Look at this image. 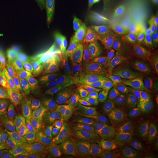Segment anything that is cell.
I'll use <instances>...</instances> for the list:
<instances>
[{"label": "cell", "instance_id": "6da1fadb", "mask_svg": "<svg viewBox=\"0 0 158 158\" xmlns=\"http://www.w3.org/2000/svg\"><path fill=\"white\" fill-rule=\"evenodd\" d=\"M123 106L121 100L114 95L112 86L109 85L95 101L68 113H62V118L73 121L83 128L91 119L103 112Z\"/></svg>", "mask_w": 158, "mask_h": 158}, {"label": "cell", "instance_id": "7a4b0ae2", "mask_svg": "<svg viewBox=\"0 0 158 158\" xmlns=\"http://www.w3.org/2000/svg\"><path fill=\"white\" fill-rule=\"evenodd\" d=\"M119 108L114 109L108 114L95 135L87 143L85 149L107 147L118 143L119 131L122 124Z\"/></svg>", "mask_w": 158, "mask_h": 158}, {"label": "cell", "instance_id": "3957f363", "mask_svg": "<svg viewBox=\"0 0 158 158\" xmlns=\"http://www.w3.org/2000/svg\"><path fill=\"white\" fill-rule=\"evenodd\" d=\"M94 42L96 50L102 45L107 31L110 17V0H91Z\"/></svg>", "mask_w": 158, "mask_h": 158}, {"label": "cell", "instance_id": "277c9868", "mask_svg": "<svg viewBox=\"0 0 158 158\" xmlns=\"http://www.w3.org/2000/svg\"><path fill=\"white\" fill-rule=\"evenodd\" d=\"M62 127L66 135L65 147L70 152L81 149L87 143L89 136L83 128L73 121L62 119L57 123Z\"/></svg>", "mask_w": 158, "mask_h": 158}, {"label": "cell", "instance_id": "5b68a950", "mask_svg": "<svg viewBox=\"0 0 158 158\" xmlns=\"http://www.w3.org/2000/svg\"><path fill=\"white\" fill-rule=\"evenodd\" d=\"M119 112L130 145L134 149H141L142 144L137 127L135 112L131 107L130 103L123 104L119 109Z\"/></svg>", "mask_w": 158, "mask_h": 158}, {"label": "cell", "instance_id": "8992f818", "mask_svg": "<svg viewBox=\"0 0 158 158\" xmlns=\"http://www.w3.org/2000/svg\"><path fill=\"white\" fill-rule=\"evenodd\" d=\"M158 89V85L147 72L141 77L139 89L134 100L130 103L136 114L140 113L145 102Z\"/></svg>", "mask_w": 158, "mask_h": 158}, {"label": "cell", "instance_id": "52a82bcc", "mask_svg": "<svg viewBox=\"0 0 158 158\" xmlns=\"http://www.w3.org/2000/svg\"><path fill=\"white\" fill-rule=\"evenodd\" d=\"M15 124L23 127L32 144L49 139L46 134L45 125L33 116L21 123H15Z\"/></svg>", "mask_w": 158, "mask_h": 158}, {"label": "cell", "instance_id": "ba28073f", "mask_svg": "<svg viewBox=\"0 0 158 158\" xmlns=\"http://www.w3.org/2000/svg\"><path fill=\"white\" fill-rule=\"evenodd\" d=\"M139 114L144 125L158 127V89L145 102Z\"/></svg>", "mask_w": 158, "mask_h": 158}, {"label": "cell", "instance_id": "9c48e42d", "mask_svg": "<svg viewBox=\"0 0 158 158\" xmlns=\"http://www.w3.org/2000/svg\"><path fill=\"white\" fill-rule=\"evenodd\" d=\"M32 148L38 158H51L58 153H68L63 145L50 139L32 144Z\"/></svg>", "mask_w": 158, "mask_h": 158}, {"label": "cell", "instance_id": "30bf717a", "mask_svg": "<svg viewBox=\"0 0 158 158\" xmlns=\"http://www.w3.org/2000/svg\"><path fill=\"white\" fill-rule=\"evenodd\" d=\"M33 117L45 126L57 123L62 118V113H56L50 107L41 103L33 107Z\"/></svg>", "mask_w": 158, "mask_h": 158}, {"label": "cell", "instance_id": "8fae6325", "mask_svg": "<svg viewBox=\"0 0 158 158\" xmlns=\"http://www.w3.org/2000/svg\"><path fill=\"white\" fill-rule=\"evenodd\" d=\"M124 70L119 66L115 64L111 65L108 70L112 86L118 93L120 99L123 104H124L125 99Z\"/></svg>", "mask_w": 158, "mask_h": 158}, {"label": "cell", "instance_id": "7c38bea8", "mask_svg": "<svg viewBox=\"0 0 158 158\" xmlns=\"http://www.w3.org/2000/svg\"><path fill=\"white\" fill-rule=\"evenodd\" d=\"M123 150V148L119 145L98 147L88 149L77 158H112Z\"/></svg>", "mask_w": 158, "mask_h": 158}, {"label": "cell", "instance_id": "4fadbf2b", "mask_svg": "<svg viewBox=\"0 0 158 158\" xmlns=\"http://www.w3.org/2000/svg\"><path fill=\"white\" fill-rule=\"evenodd\" d=\"M14 113L15 116V123H21L33 116V107L23 97L16 98L13 102Z\"/></svg>", "mask_w": 158, "mask_h": 158}, {"label": "cell", "instance_id": "5bb4252c", "mask_svg": "<svg viewBox=\"0 0 158 158\" xmlns=\"http://www.w3.org/2000/svg\"><path fill=\"white\" fill-rule=\"evenodd\" d=\"M13 132L14 135L12 137L16 144L17 149L19 152L25 156L33 149L32 142L23 127L20 125L15 124Z\"/></svg>", "mask_w": 158, "mask_h": 158}, {"label": "cell", "instance_id": "9a60e30c", "mask_svg": "<svg viewBox=\"0 0 158 158\" xmlns=\"http://www.w3.org/2000/svg\"><path fill=\"white\" fill-rule=\"evenodd\" d=\"M0 128L6 141L11 135L13 125L10 110L6 104L1 102H0Z\"/></svg>", "mask_w": 158, "mask_h": 158}, {"label": "cell", "instance_id": "2e32d148", "mask_svg": "<svg viewBox=\"0 0 158 158\" xmlns=\"http://www.w3.org/2000/svg\"><path fill=\"white\" fill-rule=\"evenodd\" d=\"M144 140L148 152H156L158 149V127L145 125Z\"/></svg>", "mask_w": 158, "mask_h": 158}, {"label": "cell", "instance_id": "e0dca14e", "mask_svg": "<svg viewBox=\"0 0 158 158\" xmlns=\"http://www.w3.org/2000/svg\"><path fill=\"white\" fill-rule=\"evenodd\" d=\"M46 132L52 141L65 146L66 135L62 127L58 123H53L45 126Z\"/></svg>", "mask_w": 158, "mask_h": 158}, {"label": "cell", "instance_id": "ac0fdd59", "mask_svg": "<svg viewBox=\"0 0 158 158\" xmlns=\"http://www.w3.org/2000/svg\"><path fill=\"white\" fill-rule=\"evenodd\" d=\"M112 158H157L155 153L145 152L141 149L123 150Z\"/></svg>", "mask_w": 158, "mask_h": 158}, {"label": "cell", "instance_id": "d6986e66", "mask_svg": "<svg viewBox=\"0 0 158 158\" xmlns=\"http://www.w3.org/2000/svg\"><path fill=\"white\" fill-rule=\"evenodd\" d=\"M147 57L149 62H153L158 58V38L149 32L147 36Z\"/></svg>", "mask_w": 158, "mask_h": 158}, {"label": "cell", "instance_id": "ffe728a7", "mask_svg": "<svg viewBox=\"0 0 158 158\" xmlns=\"http://www.w3.org/2000/svg\"><path fill=\"white\" fill-rule=\"evenodd\" d=\"M125 79V99L124 104H129L132 101L133 95L134 93V81L131 74L124 70Z\"/></svg>", "mask_w": 158, "mask_h": 158}, {"label": "cell", "instance_id": "44dd1931", "mask_svg": "<svg viewBox=\"0 0 158 158\" xmlns=\"http://www.w3.org/2000/svg\"><path fill=\"white\" fill-rule=\"evenodd\" d=\"M72 1L83 18L90 16L91 8L90 0H72Z\"/></svg>", "mask_w": 158, "mask_h": 158}, {"label": "cell", "instance_id": "7402d4cb", "mask_svg": "<svg viewBox=\"0 0 158 158\" xmlns=\"http://www.w3.org/2000/svg\"><path fill=\"white\" fill-rule=\"evenodd\" d=\"M22 97L32 107L42 103L41 96H40L38 93L36 91H27L23 94Z\"/></svg>", "mask_w": 158, "mask_h": 158}, {"label": "cell", "instance_id": "603a6c76", "mask_svg": "<svg viewBox=\"0 0 158 158\" xmlns=\"http://www.w3.org/2000/svg\"><path fill=\"white\" fill-rule=\"evenodd\" d=\"M6 142L10 149L11 152L12 158H26L25 156L19 152L17 149L16 144L11 135L9 136V137L6 140Z\"/></svg>", "mask_w": 158, "mask_h": 158}, {"label": "cell", "instance_id": "cb8c5ba5", "mask_svg": "<svg viewBox=\"0 0 158 158\" xmlns=\"http://www.w3.org/2000/svg\"><path fill=\"white\" fill-rule=\"evenodd\" d=\"M147 73L150 77L156 82L158 86V58L151 63Z\"/></svg>", "mask_w": 158, "mask_h": 158}, {"label": "cell", "instance_id": "d4e9b609", "mask_svg": "<svg viewBox=\"0 0 158 158\" xmlns=\"http://www.w3.org/2000/svg\"><path fill=\"white\" fill-rule=\"evenodd\" d=\"M0 158H12L6 141L5 142L0 141Z\"/></svg>", "mask_w": 158, "mask_h": 158}, {"label": "cell", "instance_id": "484cf974", "mask_svg": "<svg viewBox=\"0 0 158 158\" xmlns=\"http://www.w3.org/2000/svg\"><path fill=\"white\" fill-rule=\"evenodd\" d=\"M25 158H38V156H36V153H35L33 149L30 151L26 155H25Z\"/></svg>", "mask_w": 158, "mask_h": 158}, {"label": "cell", "instance_id": "4316f807", "mask_svg": "<svg viewBox=\"0 0 158 158\" xmlns=\"http://www.w3.org/2000/svg\"><path fill=\"white\" fill-rule=\"evenodd\" d=\"M51 158H72L66 155V153H58L53 155Z\"/></svg>", "mask_w": 158, "mask_h": 158}, {"label": "cell", "instance_id": "83f0119b", "mask_svg": "<svg viewBox=\"0 0 158 158\" xmlns=\"http://www.w3.org/2000/svg\"><path fill=\"white\" fill-rule=\"evenodd\" d=\"M0 141L2 142L6 141V140H5V139H4V136H3V135H2V131H1V128H0Z\"/></svg>", "mask_w": 158, "mask_h": 158}, {"label": "cell", "instance_id": "f1b7e54d", "mask_svg": "<svg viewBox=\"0 0 158 158\" xmlns=\"http://www.w3.org/2000/svg\"><path fill=\"white\" fill-rule=\"evenodd\" d=\"M156 154V156H157V158H158V150H157V151H156V152L155 153Z\"/></svg>", "mask_w": 158, "mask_h": 158}, {"label": "cell", "instance_id": "f546056e", "mask_svg": "<svg viewBox=\"0 0 158 158\" xmlns=\"http://www.w3.org/2000/svg\"></svg>", "mask_w": 158, "mask_h": 158}]
</instances>
